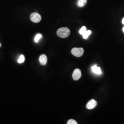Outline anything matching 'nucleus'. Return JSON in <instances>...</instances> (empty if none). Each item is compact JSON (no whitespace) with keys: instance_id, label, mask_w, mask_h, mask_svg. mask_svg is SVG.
Wrapping results in <instances>:
<instances>
[{"instance_id":"1","label":"nucleus","mask_w":124,"mask_h":124,"mask_svg":"<svg viewBox=\"0 0 124 124\" xmlns=\"http://www.w3.org/2000/svg\"><path fill=\"white\" fill-rule=\"evenodd\" d=\"M57 35L61 38H66L70 34V31L67 27H62L59 28L57 32Z\"/></svg>"},{"instance_id":"2","label":"nucleus","mask_w":124,"mask_h":124,"mask_svg":"<svg viewBox=\"0 0 124 124\" xmlns=\"http://www.w3.org/2000/svg\"><path fill=\"white\" fill-rule=\"evenodd\" d=\"M84 50L82 48H74L71 50L72 54L77 57H80L83 55Z\"/></svg>"},{"instance_id":"3","label":"nucleus","mask_w":124,"mask_h":124,"mask_svg":"<svg viewBox=\"0 0 124 124\" xmlns=\"http://www.w3.org/2000/svg\"><path fill=\"white\" fill-rule=\"evenodd\" d=\"M30 19L33 22L36 23H39L41 20V16L40 14L37 12H34L30 15Z\"/></svg>"},{"instance_id":"4","label":"nucleus","mask_w":124,"mask_h":124,"mask_svg":"<svg viewBox=\"0 0 124 124\" xmlns=\"http://www.w3.org/2000/svg\"><path fill=\"white\" fill-rule=\"evenodd\" d=\"M72 76L75 81L79 80L81 77V70L78 69H75L73 72Z\"/></svg>"},{"instance_id":"5","label":"nucleus","mask_w":124,"mask_h":124,"mask_svg":"<svg viewBox=\"0 0 124 124\" xmlns=\"http://www.w3.org/2000/svg\"><path fill=\"white\" fill-rule=\"evenodd\" d=\"M97 105V102L94 99L91 100L86 104V108L89 109L94 108Z\"/></svg>"},{"instance_id":"6","label":"nucleus","mask_w":124,"mask_h":124,"mask_svg":"<svg viewBox=\"0 0 124 124\" xmlns=\"http://www.w3.org/2000/svg\"><path fill=\"white\" fill-rule=\"evenodd\" d=\"M39 61L40 64L42 65H45L47 64V56L45 54H42L40 57Z\"/></svg>"},{"instance_id":"7","label":"nucleus","mask_w":124,"mask_h":124,"mask_svg":"<svg viewBox=\"0 0 124 124\" xmlns=\"http://www.w3.org/2000/svg\"><path fill=\"white\" fill-rule=\"evenodd\" d=\"M92 72L95 74L100 75L102 73L100 68L99 67H97V65H93L92 67Z\"/></svg>"},{"instance_id":"8","label":"nucleus","mask_w":124,"mask_h":124,"mask_svg":"<svg viewBox=\"0 0 124 124\" xmlns=\"http://www.w3.org/2000/svg\"><path fill=\"white\" fill-rule=\"evenodd\" d=\"M87 0H78L77 1V6L79 7H82L85 6L87 3Z\"/></svg>"},{"instance_id":"9","label":"nucleus","mask_w":124,"mask_h":124,"mask_svg":"<svg viewBox=\"0 0 124 124\" xmlns=\"http://www.w3.org/2000/svg\"><path fill=\"white\" fill-rule=\"evenodd\" d=\"M92 33V31L91 30H86V32L83 35V37L84 39H86L88 38L89 36H90Z\"/></svg>"},{"instance_id":"10","label":"nucleus","mask_w":124,"mask_h":124,"mask_svg":"<svg viewBox=\"0 0 124 124\" xmlns=\"http://www.w3.org/2000/svg\"><path fill=\"white\" fill-rule=\"evenodd\" d=\"M25 61V58L23 55H21L20 56L19 59H18V62L19 64H22L24 63Z\"/></svg>"},{"instance_id":"11","label":"nucleus","mask_w":124,"mask_h":124,"mask_svg":"<svg viewBox=\"0 0 124 124\" xmlns=\"http://www.w3.org/2000/svg\"><path fill=\"white\" fill-rule=\"evenodd\" d=\"M86 31V28L85 26H83L82 27L81 29V30L79 31V33L81 35H83Z\"/></svg>"},{"instance_id":"12","label":"nucleus","mask_w":124,"mask_h":124,"mask_svg":"<svg viewBox=\"0 0 124 124\" xmlns=\"http://www.w3.org/2000/svg\"><path fill=\"white\" fill-rule=\"evenodd\" d=\"M42 37V35H41V34H37L36 36H35V39H34V40H35V41L36 42H38L39 41V40L40 39H41V38Z\"/></svg>"},{"instance_id":"13","label":"nucleus","mask_w":124,"mask_h":124,"mask_svg":"<svg viewBox=\"0 0 124 124\" xmlns=\"http://www.w3.org/2000/svg\"><path fill=\"white\" fill-rule=\"evenodd\" d=\"M67 124H77V122L75 120L70 119L68 121Z\"/></svg>"},{"instance_id":"14","label":"nucleus","mask_w":124,"mask_h":124,"mask_svg":"<svg viewBox=\"0 0 124 124\" xmlns=\"http://www.w3.org/2000/svg\"><path fill=\"white\" fill-rule=\"evenodd\" d=\"M122 24H123L124 25V18H123V19H122Z\"/></svg>"},{"instance_id":"15","label":"nucleus","mask_w":124,"mask_h":124,"mask_svg":"<svg viewBox=\"0 0 124 124\" xmlns=\"http://www.w3.org/2000/svg\"><path fill=\"white\" fill-rule=\"evenodd\" d=\"M123 32L124 33V27L123 28Z\"/></svg>"},{"instance_id":"16","label":"nucleus","mask_w":124,"mask_h":124,"mask_svg":"<svg viewBox=\"0 0 124 124\" xmlns=\"http://www.w3.org/2000/svg\"></svg>"}]
</instances>
